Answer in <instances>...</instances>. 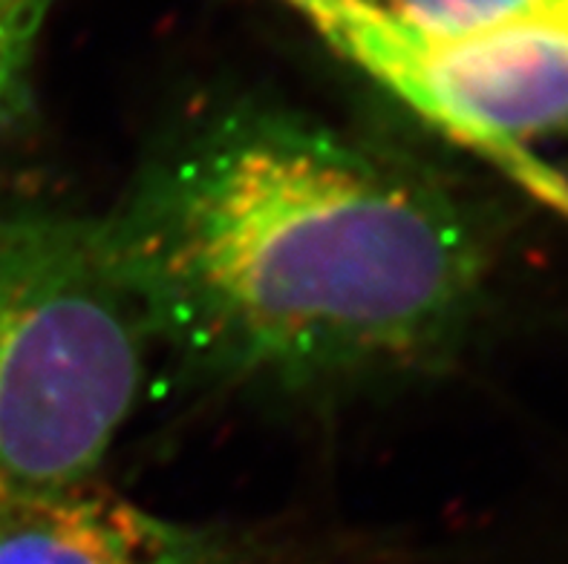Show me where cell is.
I'll return each mask as SVG.
<instances>
[{"label": "cell", "instance_id": "6da1fadb", "mask_svg": "<svg viewBox=\"0 0 568 564\" xmlns=\"http://www.w3.org/2000/svg\"><path fill=\"white\" fill-rule=\"evenodd\" d=\"M101 225L153 337L237 378L425 363L459 340L488 271L445 185L281 110L200 124Z\"/></svg>", "mask_w": 568, "mask_h": 564}, {"label": "cell", "instance_id": "7a4b0ae2", "mask_svg": "<svg viewBox=\"0 0 568 564\" xmlns=\"http://www.w3.org/2000/svg\"><path fill=\"white\" fill-rule=\"evenodd\" d=\"M153 340L101 219L0 211V507L93 481Z\"/></svg>", "mask_w": 568, "mask_h": 564}, {"label": "cell", "instance_id": "3957f363", "mask_svg": "<svg viewBox=\"0 0 568 564\" xmlns=\"http://www.w3.org/2000/svg\"><path fill=\"white\" fill-rule=\"evenodd\" d=\"M344 55L445 136L528 180V142L568 130V9L462 38L422 35L382 9Z\"/></svg>", "mask_w": 568, "mask_h": 564}, {"label": "cell", "instance_id": "277c9868", "mask_svg": "<svg viewBox=\"0 0 568 564\" xmlns=\"http://www.w3.org/2000/svg\"><path fill=\"white\" fill-rule=\"evenodd\" d=\"M0 564H292L90 484L0 507Z\"/></svg>", "mask_w": 568, "mask_h": 564}, {"label": "cell", "instance_id": "5b68a950", "mask_svg": "<svg viewBox=\"0 0 568 564\" xmlns=\"http://www.w3.org/2000/svg\"><path fill=\"white\" fill-rule=\"evenodd\" d=\"M396 21L430 38H462L568 9V0H375Z\"/></svg>", "mask_w": 568, "mask_h": 564}, {"label": "cell", "instance_id": "8992f818", "mask_svg": "<svg viewBox=\"0 0 568 564\" xmlns=\"http://www.w3.org/2000/svg\"><path fill=\"white\" fill-rule=\"evenodd\" d=\"M58 0H0V136L27 113L43 29Z\"/></svg>", "mask_w": 568, "mask_h": 564}]
</instances>
